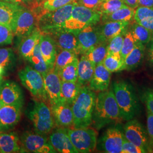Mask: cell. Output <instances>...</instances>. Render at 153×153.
Masks as SVG:
<instances>
[{
	"mask_svg": "<svg viewBox=\"0 0 153 153\" xmlns=\"http://www.w3.org/2000/svg\"><path fill=\"white\" fill-rule=\"evenodd\" d=\"M110 73L102 63L95 66L89 87L95 92H101L108 89L111 82Z\"/></svg>",
	"mask_w": 153,
	"mask_h": 153,
	"instance_id": "d6986e66",
	"label": "cell"
},
{
	"mask_svg": "<svg viewBox=\"0 0 153 153\" xmlns=\"http://www.w3.org/2000/svg\"><path fill=\"white\" fill-rule=\"evenodd\" d=\"M4 105H5L4 103H3V102L0 100V109H1V108H2Z\"/></svg>",
	"mask_w": 153,
	"mask_h": 153,
	"instance_id": "db71d44e",
	"label": "cell"
},
{
	"mask_svg": "<svg viewBox=\"0 0 153 153\" xmlns=\"http://www.w3.org/2000/svg\"><path fill=\"white\" fill-rule=\"evenodd\" d=\"M23 105L5 104L0 109V131H6L14 128L21 119Z\"/></svg>",
	"mask_w": 153,
	"mask_h": 153,
	"instance_id": "e0dca14e",
	"label": "cell"
},
{
	"mask_svg": "<svg viewBox=\"0 0 153 153\" xmlns=\"http://www.w3.org/2000/svg\"><path fill=\"white\" fill-rule=\"evenodd\" d=\"M97 94L89 86H82L71 104L74 128H88L92 124L93 113Z\"/></svg>",
	"mask_w": 153,
	"mask_h": 153,
	"instance_id": "3957f363",
	"label": "cell"
},
{
	"mask_svg": "<svg viewBox=\"0 0 153 153\" xmlns=\"http://www.w3.org/2000/svg\"><path fill=\"white\" fill-rule=\"evenodd\" d=\"M130 22L109 21L98 26L102 42H108L111 39L124 33L128 30Z\"/></svg>",
	"mask_w": 153,
	"mask_h": 153,
	"instance_id": "44dd1931",
	"label": "cell"
},
{
	"mask_svg": "<svg viewBox=\"0 0 153 153\" xmlns=\"http://www.w3.org/2000/svg\"><path fill=\"white\" fill-rule=\"evenodd\" d=\"M136 44V42L133 38L131 31L127 30L124 35L123 42L120 52L121 57L123 60L134 48Z\"/></svg>",
	"mask_w": 153,
	"mask_h": 153,
	"instance_id": "ab89813d",
	"label": "cell"
},
{
	"mask_svg": "<svg viewBox=\"0 0 153 153\" xmlns=\"http://www.w3.org/2000/svg\"><path fill=\"white\" fill-rule=\"evenodd\" d=\"M78 61L79 60L77 57L57 73L62 81L77 82Z\"/></svg>",
	"mask_w": 153,
	"mask_h": 153,
	"instance_id": "e575fe53",
	"label": "cell"
},
{
	"mask_svg": "<svg viewBox=\"0 0 153 153\" xmlns=\"http://www.w3.org/2000/svg\"><path fill=\"white\" fill-rule=\"evenodd\" d=\"M96 25H90L73 33L78 42L80 54H85L89 49L102 42L99 27Z\"/></svg>",
	"mask_w": 153,
	"mask_h": 153,
	"instance_id": "9a60e30c",
	"label": "cell"
},
{
	"mask_svg": "<svg viewBox=\"0 0 153 153\" xmlns=\"http://www.w3.org/2000/svg\"><path fill=\"white\" fill-rule=\"evenodd\" d=\"M145 153L147 152L134 143L129 142L126 139L125 137L123 140L122 146V150L121 153Z\"/></svg>",
	"mask_w": 153,
	"mask_h": 153,
	"instance_id": "ee69618b",
	"label": "cell"
},
{
	"mask_svg": "<svg viewBox=\"0 0 153 153\" xmlns=\"http://www.w3.org/2000/svg\"><path fill=\"white\" fill-rule=\"evenodd\" d=\"M125 4L131 8L136 9L138 6L139 0H124Z\"/></svg>",
	"mask_w": 153,
	"mask_h": 153,
	"instance_id": "c3c4849f",
	"label": "cell"
},
{
	"mask_svg": "<svg viewBox=\"0 0 153 153\" xmlns=\"http://www.w3.org/2000/svg\"><path fill=\"white\" fill-rule=\"evenodd\" d=\"M44 79L45 89L51 105L62 103L61 98V79L53 69L42 75Z\"/></svg>",
	"mask_w": 153,
	"mask_h": 153,
	"instance_id": "5bb4252c",
	"label": "cell"
},
{
	"mask_svg": "<svg viewBox=\"0 0 153 153\" xmlns=\"http://www.w3.org/2000/svg\"><path fill=\"white\" fill-rule=\"evenodd\" d=\"M141 100L146 105V109L153 115V88L144 90L141 95Z\"/></svg>",
	"mask_w": 153,
	"mask_h": 153,
	"instance_id": "7bdbcfd3",
	"label": "cell"
},
{
	"mask_svg": "<svg viewBox=\"0 0 153 153\" xmlns=\"http://www.w3.org/2000/svg\"><path fill=\"white\" fill-rule=\"evenodd\" d=\"M101 15L95 10L78 4L76 2L71 16L62 27L72 33H76L90 25H95L100 21Z\"/></svg>",
	"mask_w": 153,
	"mask_h": 153,
	"instance_id": "5b68a950",
	"label": "cell"
},
{
	"mask_svg": "<svg viewBox=\"0 0 153 153\" xmlns=\"http://www.w3.org/2000/svg\"><path fill=\"white\" fill-rule=\"evenodd\" d=\"M105 0H76V3L80 5L86 7L90 9L96 10Z\"/></svg>",
	"mask_w": 153,
	"mask_h": 153,
	"instance_id": "bcb514c9",
	"label": "cell"
},
{
	"mask_svg": "<svg viewBox=\"0 0 153 153\" xmlns=\"http://www.w3.org/2000/svg\"><path fill=\"white\" fill-rule=\"evenodd\" d=\"M42 33L40 30L36 27L32 33L23 39L19 46V52L25 60H27L32 54L35 46L39 43Z\"/></svg>",
	"mask_w": 153,
	"mask_h": 153,
	"instance_id": "cb8c5ba5",
	"label": "cell"
},
{
	"mask_svg": "<svg viewBox=\"0 0 153 153\" xmlns=\"http://www.w3.org/2000/svg\"><path fill=\"white\" fill-rule=\"evenodd\" d=\"M23 4H26L28 5H31L33 6L34 5H36L39 4V0H22Z\"/></svg>",
	"mask_w": 153,
	"mask_h": 153,
	"instance_id": "f907efd6",
	"label": "cell"
},
{
	"mask_svg": "<svg viewBox=\"0 0 153 153\" xmlns=\"http://www.w3.org/2000/svg\"><path fill=\"white\" fill-rule=\"evenodd\" d=\"M18 75L22 85L33 97L42 100L48 99L45 89L44 79L41 73L31 66H26L19 71Z\"/></svg>",
	"mask_w": 153,
	"mask_h": 153,
	"instance_id": "8992f818",
	"label": "cell"
},
{
	"mask_svg": "<svg viewBox=\"0 0 153 153\" xmlns=\"http://www.w3.org/2000/svg\"><path fill=\"white\" fill-rule=\"evenodd\" d=\"M75 3L76 2L68 4L54 11L46 12L39 16L36 24L42 33L57 28L62 27L64 23L71 16Z\"/></svg>",
	"mask_w": 153,
	"mask_h": 153,
	"instance_id": "ba28073f",
	"label": "cell"
},
{
	"mask_svg": "<svg viewBox=\"0 0 153 153\" xmlns=\"http://www.w3.org/2000/svg\"><path fill=\"white\" fill-rule=\"evenodd\" d=\"M76 1V0H44L39 4L41 8L40 16L46 12L54 11Z\"/></svg>",
	"mask_w": 153,
	"mask_h": 153,
	"instance_id": "f35d334b",
	"label": "cell"
},
{
	"mask_svg": "<svg viewBox=\"0 0 153 153\" xmlns=\"http://www.w3.org/2000/svg\"><path fill=\"white\" fill-rule=\"evenodd\" d=\"M49 142L56 152L78 153L68 136L67 129L60 128L55 129L49 136Z\"/></svg>",
	"mask_w": 153,
	"mask_h": 153,
	"instance_id": "ac0fdd59",
	"label": "cell"
},
{
	"mask_svg": "<svg viewBox=\"0 0 153 153\" xmlns=\"http://www.w3.org/2000/svg\"><path fill=\"white\" fill-rule=\"evenodd\" d=\"M124 138V132L118 126H112L99 138L97 147L104 153H121Z\"/></svg>",
	"mask_w": 153,
	"mask_h": 153,
	"instance_id": "8fae6325",
	"label": "cell"
},
{
	"mask_svg": "<svg viewBox=\"0 0 153 153\" xmlns=\"http://www.w3.org/2000/svg\"><path fill=\"white\" fill-rule=\"evenodd\" d=\"M121 119L112 88L99 92L97 95L93 110L92 124L100 130L109 124Z\"/></svg>",
	"mask_w": 153,
	"mask_h": 153,
	"instance_id": "6da1fadb",
	"label": "cell"
},
{
	"mask_svg": "<svg viewBox=\"0 0 153 153\" xmlns=\"http://www.w3.org/2000/svg\"><path fill=\"white\" fill-rule=\"evenodd\" d=\"M39 45L47 65L50 69H53L57 55V47L53 39L47 34L42 33Z\"/></svg>",
	"mask_w": 153,
	"mask_h": 153,
	"instance_id": "7402d4cb",
	"label": "cell"
},
{
	"mask_svg": "<svg viewBox=\"0 0 153 153\" xmlns=\"http://www.w3.org/2000/svg\"><path fill=\"white\" fill-rule=\"evenodd\" d=\"M6 71L5 69L2 66L0 65V76H4L6 74Z\"/></svg>",
	"mask_w": 153,
	"mask_h": 153,
	"instance_id": "f5cc1de1",
	"label": "cell"
},
{
	"mask_svg": "<svg viewBox=\"0 0 153 153\" xmlns=\"http://www.w3.org/2000/svg\"><path fill=\"white\" fill-rule=\"evenodd\" d=\"M81 87L77 82L61 81V93L62 103L71 105L79 93Z\"/></svg>",
	"mask_w": 153,
	"mask_h": 153,
	"instance_id": "83f0119b",
	"label": "cell"
},
{
	"mask_svg": "<svg viewBox=\"0 0 153 153\" xmlns=\"http://www.w3.org/2000/svg\"><path fill=\"white\" fill-rule=\"evenodd\" d=\"M16 58L13 50L10 48H0V65L7 72L16 65Z\"/></svg>",
	"mask_w": 153,
	"mask_h": 153,
	"instance_id": "8d00e7d4",
	"label": "cell"
},
{
	"mask_svg": "<svg viewBox=\"0 0 153 153\" xmlns=\"http://www.w3.org/2000/svg\"><path fill=\"white\" fill-rule=\"evenodd\" d=\"M108 42H101L95 45L83 54L94 65L103 62L107 55Z\"/></svg>",
	"mask_w": 153,
	"mask_h": 153,
	"instance_id": "4dcf8cb0",
	"label": "cell"
},
{
	"mask_svg": "<svg viewBox=\"0 0 153 153\" xmlns=\"http://www.w3.org/2000/svg\"><path fill=\"white\" fill-rule=\"evenodd\" d=\"M4 81V79H3V76H0V86L2 84V82Z\"/></svg>",
	"mask_w": 153,
	"mask_h": 153,
	"instance_id": "11a10c76",
	"label": "cell"
},
{
	"mask_svg": "<svg viewBox=\"0 0 153 153\" xmlns=\"http://www.w3.org/2000/svg\"><path fill=\"white\" fill-rule=\"evenodd\" d=\"M22 7L23 6L19 4L0 1V23L11 27V22L14 17Z\"/></svg>",
	"mask_w": 153,
	"mask_h": 153,
	"instance_id": "f1b7e54d",
	"label": "cell"
},
{
	"mask_svg": "<svg viewBox=\"0 0 153 153\" xmlns=\"http://www.w3.org/2000/svg\"><path fill=\"white\" fill-rule=\"evenodd\" d=\"M130 31L136 42L144 45L150 42L153 36V33L150 30L136 22L132 25Z\"/></svg>",
	"mask_w": 153,
	"mask_h": 153,
	"instance_id": "836d02e7",
	"label": "cell"
},
{
	"mask_svg": "<svg viewBox=\"0 0 153 153\" xmlns=\"http://www.w3.org/2000/svg\"><path fill=\"white\" fill-rule=\"evenodd\" d=\"M123 132L128 141L150 153L148 131L140 121L135 119L128 121L124 126Z\"/></svg>",
	"mask_w": 153,
	"mask_h": 153,
	"instance_id": "7c38bea8",
	"label": "cell"
},
{
	"mask_svg": "<svg viewBox=\"0 0 153 153\" xmlns=\"http://www.w3.org/2000/svg\"><path fill=\"white\" fill-rule=\"evenodd\" d=\"M2 1H5L7 2H9V3H13V4H23L22 0H0Z\"/></svg>",
	"mask_w": 153,
	"mask_h": 153,
	"instance_id": "816d5d0a",
	"label": "cell"
},
{
	"mask_svg": "<svg viewBox=\"0 0 153 153\" xmlns=\"http://www.w3.org/2000/svg\"><path fill=\"white\" fill-rule=\"evenodd\" d=\"M138 6L153 8V0H139Z\"/></svg>",
	"mask_w": 153,
	"mask_h": 153,
	"instance_id": "7dc6e473",
	"label": "cell"
},
{
	"mask_svg": "<svg viewBox=\"0 0 153 153\" xmlns=\"http://www.w3.org/2000/svg\"><path fill=\"white\" fill-rule=\"evenodd\" d=\"M21 142L25 152L35 153H57L45 134L36 131L25 132L21 137Z\"/></svg>",
	"mask_w": 153,
	"mask_h": 153,
	"instance_id": "30bf717a",
	"label": "cell"
},
{
	"mask_svg": "<svg viewBox=\"0 0 153 153\" xmlns=\"http://www.w3.org/2000/svg\"><path fill=\"white\" fill-rule=\"evenodd\" d=\"M68 136L78 153H91L97 148V133L92 128L67 129Z\"/></svg>",
	"mask_w": 153,
	"mask_h": 153,
	"instance_id": "52a82bcc",
	"label": "cell"
},
{
	"mask_svg": "<svg viewBox=\"0 0 153 153\" xmlns=\"http://www.w3.org/2000/svg\"><path fill=\"white\" fill-rule=\"evenodd\" d=\"M147 131L149 139L150 153L153 152V115L146 109Z\"/></svg>",
	"mask_w": 153,
	"mask_h": 153,
	"instance_id": "f6af8a7d",
	"label": "cell"
},
{
	"mask_svg": "<svg viewBox=\"0 0 153 153\" xmlns=\"http://www.w3.org/2000/svg\"><path fill=\"white\" fill-rule=\"evenodd\" d=\"M124 33L111 39L107 44V54L120 56Z\"/></svg>",
	"mask_w": 153,
	"mask_h": 153,
	"instance_id": "60d3db41",
	"label": "cell"
},
{
	"mask_svg": "<svg viewBox=\"0 0 153 153\" xmlns=\"http://www.w3.org/2000/svg\"><path fill=\"white\" fill-rule=\"evenodd\" d=\"M27 61L30 62L31 66L33 68L39 71L42 75L50 70H52L50 69L44 60L40 51L39 43L35 46L32 54L29 57Z\"/></svg>",
	"mask_w": 153,
	"mask_h": 153,
	"instance_id": "1f68e13d",
	"label": "cell"
},
{
	"mask_svg": "<svg viewBox=\"0 0 153 153\" xmlns=\"http://www.w3.org/2000/svg\"><path fill=\"white\" fill-rule=\"evenodd\" d=\"M0 100L7 105H23L24 95L19 85L13 81H3L0 86Z\"/></svg>",
	"mask_w": 153,
	"mask_h": 153,
	"instance_id": "2e32d148",
	"label": "cell"
},
{
	"mask_svg": "<svg viewBox=\"0 0 153 153\" xmlns=\"http://www.w3.org/2000/svg\"><path fill=\"white\" fill-rule=\"evenodd\" d=\"M112 88L121 119L128 121L134 119L141 112V105L132 85L124 80H118L114 82Z\"/></svg>",
	"mask_w": 153,
	"mask_h": 153,
	"instance_id": "7a4b0ae2",
	"label": "cell"
},
{
	"mask_svg": "<svg viewBox=\"0 0 153 153\" xmlns=\"http://www.w3.org/2000/svg\"><path fill=\"white\" fill-rule=\"evenodd\" d=\"M150 45L149 50V59L151 65L153 66V35L152 38L150 40Z\"/></svg>",
	"mask_w": 153,
	"mask_h": 153,
	"instance_id": "681fc988",
	"label": "cell"
},
{
	"mask_svg": "<svg viewBox=\"0 0 153 153\" xmlns=\"http://www.w3.org/2000/svg\"><path fill=\"white\" fill-rule=\"evenodd\" d=\"M43 1H44V0H43Z\"/></svg>",
	"mask_w": 153,
	"mask_h": 153,
	"instance_id": "9f6ffc18",
	"label": "cell"
},
{
	"mask_svg": "<svg viewBox=\"0 0 153 153\" xmlns=\"http://www.w3.org/2000/svg\"><path fill=\"white\" fill-rule=\"evenodd\" d=\"M145 50V45L136 42L134 48L124 60V70L131 71L140 65L144 57Z\"/></svg>",
	"mask_w": 153,
	"mask_h": 153,
	"instance_id": "484cf974",
	"label": "cell"
},
{
	"mask_svg": "<svg viewBox=\"0 0 153 153\" xmlns=\"http://www.w3.org/2000/svg\"><path fill=\"white\" fill-rule=\"evenodd\" d=\"M124 5L126 4L124 0H105L95 11L100 14L101 16L108 15L117 10Z\"/></svg>",
	"mask_w": 153,
	"mask_h": 153,
	"instance_id": "74e56055",
	"label": "cell"
},
{
	"mask_svg": "<svg viewBox=\"0 0 153 153\" xmlns=\"http://www.w3.org/2000/svg\"><path fill=\"white\" fill-rule=\"evenodd\" d=\"M133 20L153 33V8L138 6L135 9Z\"/></svg>",
	"mask_w": 153,
	"mask_h": 153,
	"instance_id": "4316f807",
	"label": "cell"
},
{
	"mask_svg": "<svg viewBox=\"0 0 153 153\" xmlns=\"http://www.w3.org/2000/svg\"><path fill=\"white\" fill-rule=\"evenodd\" d=\"M14 36V33L10 26L0 23V45L12 44Z\"/></svg>",
	"mask_w": 153,
	"mask_h": 153,
	"instance_id": "b9f144b4",
	"label": "cell"
},
{
	"mask_svg": "<svg viewBox=\"0 0 153 153\" xmlns=\"http://www.w3.org/2000/svg\"><path fill=\"white\" fill-rule=\"evenodd\" d=\"M21 141L14 132L0 131V153H24Z\"/></svg>",
	"mask_w": 153,
	"mask_h": 153,
	"instance_id": "603a6c76",
	"label": "cell"
},
{
	"mask_svg": "<svg viewBox=\"0 0 153 153\" xmlns=\"http://www.w3.org/2000/svg\"><path fill=\"white\" fill-rule=\"evenodd\" d=\"M55 125L67 128L73 124V114L71 105L64 103L51 105Z\"/></svg>",
	"mask_w": 153,
	"mask_h": 153,
	"instance_id": "ffe728a7",
	"label": "cell"
},
{
	"mask_svg": "<svg viewBox=\"0 0 153 153\" xmlns=\"http://www.w3.org/2000/svg\"><path fill=\"white\" fill-rule=\"evenodd\" d=\"M49 35L53 39L57 48L71 51L80 55V50L76 35L63 27L57 28L42 33Z\"/></svg>",
	"mask_w": 153,
	"mask_h": 153,
	"instance_id": "4fadbf2b",
	"label": "cell"
},
{
	"mask_svg": "<svg viewBox=\"0 0 153 153\" xmlns=\"http://www.w3.org/2000/svg\"><path fill=\"white\" fill-rule=\"evenodd\" d=\"M77 57L78 55L71 51L59 49V51H57L53 71L58 73Z\"/></svg>",
	"mask_w": 153,
	"mask_h": 153,
	"instance_id": "d6a6232c",
	"label": "cell"
},
{
	"mask_svg": "<svg viewBox=\"0 0 153 153\" xmlns=\"http://www.w3.org/2000/svg\"><path fill=\"white\" fill-rule=\"evenodd\" d=\"M26 115L38 133L46 135L55 126L51 109L42 100H33V104L26 111Z\"/></svg>",
	"mask_w": 153,
	"mask_h": 153,
	"instance_id": "277c9868",
	"label": "cell"
},
{
	"mask_svg": "<svg viewBox=\"0 0 153 153\" xmlns=\"http://www.w3.org/2000/svg\"><path fill=\"white\" fill-rule=\"evenodd\" d=\"M102 64L111 73L124 70V62L120 56L107 54Z\"/></svg>",
	"mask_w": 153,
	"mask_h": 153,
	"instance_id": "d590c367",
	"label": "cell"
},
{
	"mask_svg": "<svg viewBox=\"0 0 153 153\" xmlns=\"http://www.w3.org/2000/svg\"><path fill=\"white\" fill-rule=\"evenodd\" d=\"M36 23V17L33 11L23 7L14 17L11 28L15 36L23 39L33 32Z\"/></svg>",
	"mask_w": 153,
	"mask_h": 153,
	"instance_id": "9c48e42d",
	"label": "cell"
},
{
	"mask_svg": "<svg viewBox=\"0 0 153 153\" xmlns=\"http://www.w3.org/2000/svg\"><path fill=\"white\" fill-rule=\"evenodd\" d=\"M95 65L82 55L78 61L77 82L81 86H88L94 72Z\"/></svg>",
	"mask_w": 153,
	"mask_h": 153,
	"instance_id": "d4e9b609",
	"label": "cell"
},
{
	"mask_svg": "<svg viewBox=\"0 0 153 153\" xmlns=\"http://www.w3.org/2000/svg\"><path fill=\"white\" fill-rule=\"evenodd\" d=\"M134 13L135 9L124 5L119 9L112 13L101 16L100 21L103 23L109 21L131 22L133 19Z\"/></svg>",
	"mask_w": 153,
	"mask_h": 153,
	"instance_id": "f546056e",
	"label": "cell"
}]
</instances>
